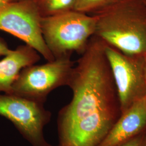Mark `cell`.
I'll list each match as a JSON object with an SVG mask.
<instances>
[{
  "label": "cell",
  "mask_w": 146,
  "mask_h": 146,
  "mask_svg": "<svg viewBox=\"0 0 146 146\" xmlns=\"http://www.w3.org/2000/svg\"><path fill=\"white\" fill-rule=\"evenodd\" d=\"M70 102L58 112L56 146H98L121 114L115 84L100 73L75 75Z\"/></svg>",
  "instance_id": "cell-1"
},
{
  "label": "cell",
  "mask_w": 146,
  "mask_h": 146,
  "mask_svg": "<svg viewBox=\"0 0 146 146\" xmlns=\"http://www.w3.org/2000/svg\"><path fill=\"white\" fill-rule=\"evenodd\" d=\"M94 35L126 54L146 56V5L143 0H123L93 14Z\"/></svg>",
  "instance_id": "cell-2"
},
{
  "label": "cell",
  "mask_w": 146,
  "mask_h": 146,
  "mask_svg": "<svg viewBox=\"0 0 146 146\" xmlns=\"http://www.w3.org/2000/svg\"><path fill=\"white\" fill-rule=\"evenodd\" d=\"M97 17L72 10L42 17L40 23L43 40L55 58L82 54L95 33Z\"/></svg>",
  "instance_id": "cell-3"
},
{
  "label": "cell",
  "mask_w": 146,
  "mask_h": 146,
  "mask_svg": "<svg viewBox=\"0 0 146 146\" xmlns=\"http://www.w3.org/2000/svg\"><path fill=\"white\" fill-rule=\"evenodd\" d=\"M75 62L71 57L55 58L21 70L12 87L11 94L44 104L54 90L67 86Z\"/></svg>",
  "instance_id": "cell-4"
},
{
  "label": "cell",
  "mask_w": 146,
  "mask_h": 146,
  "mask_svg": "<svg viewBox=\"0 0 146 146\" xmlns=\"http://www.w3.org/2000/svg\"><path fill=\"white\" fill-rule=\"evenodd\" d=\"M41 18L34 0H19L0 5V30L19 38L47 61H52L55 58L42 36Z\"/></svg>",
  "instance_id": "cell-5"
},
{
  "label": "cell",
  "mask_w": 146,
  "mask_h": 146,
  "mask_svg": "<svg viewBox=\"0 0 146 146\" xmlns=\"http://www.w3.org/2000/svg\"><path fill=\"white\" fill-rule=\"evenodd\" d=\"M0 115L11 121L31 146H54L43 134L52 117L43 104L15 94H0Z\"/></svg>",
  "instance_id": "cell-6"
},
{
  "label": "cell",
  "mask_w": 146,
  "mask_h": 146,
  "mask_svg": "<svg viewBox=\"0 0 146 146\" xmlns=\"http://www.w3.org/2000/svg\"><path fill=\"white\" fill-rule=\"evenodd\" d=\"M104 50L111 69L122 114L145 96V56L126 54L106 43Z\"/></svg>",
  "instance_id": "cell-7"
},
{
  "label": "cell",
  "mask_w": 146,
  "mask_h": 146,
  "mask_svg": "<svg viewBox=\"0 0 146 146\" xmlns=\"http://www.w3.org/2000/svg\"><path fill=\"white\" fill-rule=\"evenodd\" d=\"M146 131V101L139 100L121 114L98 146H117Z\"/></svg>",
  "instance_id": "cell-8"
},
{
  "label": "cell",
  "mask_w": 146,
  "mask_h": 146,
  "mask_svg": "<svg viewBox=\"0 0 146 146\" xmlns=\"http://www.w3.org/2000/svg\"><path fill=\"white\" fill-rule=\"evenodd\" d=\"M40 59L38 52L27 44L11 50L0 60V93L11 94L13 85L21 70Z\"/></svg>",
  "instance_id": "cell-9"
},
{
  "label": "cell",
  "mask_w": 146,
  "mask_h": 146,
  "mask_svg": "<svg viewBox=\"0 0 146 146\" xmlns=\"http://www.w3.org/2000/svg\"><path fill=\"white\" fill-rule=\"evenodd\" d=\"M42 17L61 14L74 9L77 0H34Z\"/></svg>",
  "instance_id": "cell-10"
},
{
  "label": "cell",
  "mask_w": 146,
  "mask_h": 146,
  "mask_svg": "<svg viewBox=\"0 0 146 146\" xmlns=\"http://www.w3.org/2000/svg\"><path fill=\"white\" fill-rule=\"evenodd\" d=\"M122 1L123 0H77L74 10L93 14Z\"/></svg>",
  "instance_id": "cell-11"
},
{
  "label": "cell",
  "mask_w": 146,
  "mask_h": 146,
  "mask_svg": "<svg viewBox=\"0 0 146 146\" xmlns=\"http://www.w3.org/2000/svg\"><path fill=\"white\" fill-rule=\"evenodd\" d=\"M117 146H146V131Z\"/></svg>",
  "instance_id": "cell-12"
},
{
  "label": "cell",
  "mask_w": 146,
  "mask_h": 146,
  "mask_svg": "<svg viewBox=\"0 0 146 146\" xmlns=\"http://www.w3.org/2000/svg\"><path fill=\"white\" fill-rule=\"evenodd\" d=\"M11 50L3 38H0V57L7 55Z\"/></svg>",
  "instance_id": "cell-13"
},
{
  "label": "cell",
  "mask_w": 146,
  "mask_h": 146,
  "mask_svg": "<svg viewBox=\"0 0 146 146\" xmlns=\"http://www.w3.org/2000/svg\"><path fill=\"white\" fill-rule=\"evenodd\" d=\"M13 0H0V5H3L9 2H12Z\"/></svg>",
  "instance_id": "cell-14"
},
{
  "label": "cell",
  "mask_w": 146,
  "mask_h": 146,
  "mask_svg": "<svg viewBox=\"0 0 146 146\" xmlns=\"http://www.w3.org/2000/svg\"><path fill=\"white\" fill-rule=\"evenodd\" d=\"M145 73L146 76V56H145Z\"/></svg>",
  "instance_id": "cell-15"
},
{
  "label": "cell",
  "mask_w": 146,
  "mask_h": 146,
  "mask_svg": "<svg viewBox=\"0 0 146 146\" xmlns=\"http://www.w3.org/2000/svg\"><path fill=\"white\" fill-rule=\"evenodd\" d=\"M143 2H145V3L146 5V0H143Z\"/></svg>",
  "instance_id": "cell-16"
},
{
  "label": "cell",
  "mask_w": 146,
  "mask_h": 146,
  "mask_svg": "<svg viewBox=\"0 0 146 146\" xmlns=\"http://www.w3.org/2000/svg\"><path fill=\"white\" fill-rule=\"evenodd\" d=\"M145 100H146V95H145Z\"/></svg>",
  "instance_id": "cell-17"
},
{
  "label": "cell",
  "mask_w": 146,
  "mask_h": 146,
  "mask_svg": "<svg viewBox=\"0 0 146 146\" xmlns=\"http://www.w3.org/2000/svg\"><path fill=\"white\" fill-rule=\"evenodd\" d=\"M19 1V0H13L12 1Z\"/></svg>",
  "instance_id": "cell-18"
}]
</instances>
